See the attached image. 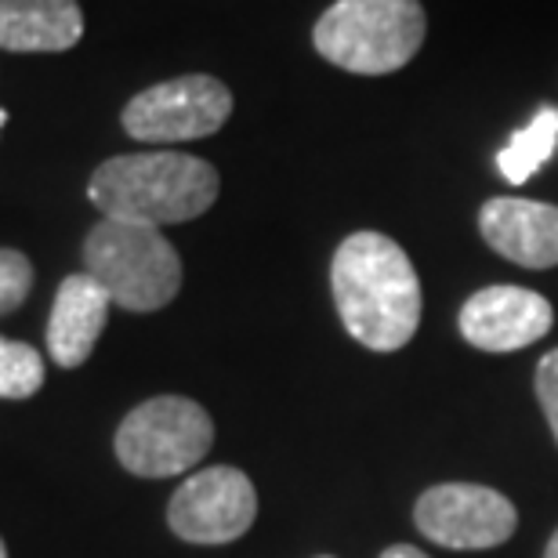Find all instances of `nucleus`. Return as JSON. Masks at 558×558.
I'll list each match as a JSON object with an SVG mask.
<instances>
[{"instance_id": "1", "label": "nucleus", "mask_w": 558, "mask_h": 558, "mask_svg": "<svg viewBox=\"0 0 558 558\" xmlns=\"http://www.w3.org/2000/svg\"><path fill=\"white\" fill-rule=\"evenodd\" d=\"M333 305L363 349L399 352L421 323V279L414 262L385 232H352L333 251Z\"/></svg>"}, {"instance_id": "2", "label": "nucleus", "mask_w": 558, "mask_h": 558, "mask_svg": "<svg viewBox=\"0 0 558 558\" xmlns=\"http://www.w3.org/2000/svg\"><path fill=\"white\" fill-rule=\"evenodd\" d=\"M218 171L189 153H124L106 160L87 182L102 218L135 226H182L215 207Z\"/></svg>"}, {"instance_id": "3", "label": "nucleus", "mask_w": 558, "mask_h": 558, "mask_svg": "<svg viewBox=\"0 0 558 558\" xmlns=\"http://www.w3.org/2000/svg\"><path fill=\"white\" fill-rule=\"evenodd\" d=\"M424 33L421 0H333L312 29V44L338 70L385 76L414 59Z\"/></svg>"}, {"instance_id": "4", "label": "nucleus", "mask_w": 558, "mask_h": 558, "mask_svg": "<svg viewBox=\"0 0 558 558\" xmlns=\"http://www.w3.org/2000/svg\"><path fill=\"white\" fill-rule=\"evenodd\" d=\"M87 276L128 312H156L182 290V258L153 226L102 218L84 240Z\"/></svg>"}, {"instance_id": "5", "label": "nucleus", "mask_w": 558, "mask_h": 558, "mask_svg": "<svg viewBox=\"0 0 558 558\" xmlns=\"http://www.w3.org/2000/svg\"><path fill=\"white\" fill-rule=\"evenodd\" d=\"M117 457L131 475L167 478L196 468L215 446V424L185 396H156L117 428Z\"/></svg>"}, {"instance_id": "6", "label": "nucleus", "mask_w": 558, "mask_h": 558, "mask_svg": "<svg viewBox=\"0 0 558 558\" xmlns=\"http://www.w3.org/2000/svg\"><path fill=\"white\" fill-rule=\"evenodd\" d=\"M232 117V92L218 76L189 73L153 84L124 106L120 124L135 142L171 145L210 138Z\"/></svg>"}, {"instance_id": "7", "label": "nucleus", "mask_w": 558, "mask_h": 558, "mask_svg": "<svg viewBox=\"0 0 558 558\" xmlns=\"http://www.w3.org/2000/svg\"><path fill=\"white\" fill-rule=\"evenodd\" d=\"M417 530L453 551H486L511 541L519 526L515 505L478 483H442L424 489L414 508Z\"/></svg>"}, {"instance_id": "8", "label": "nucleus", "mask_w": 558, "mask_h": 558, "mask_svg": "<svg viewBox=\"0 0 558 558\" xmlns=\"http://www.w3.org/2000/svg\"><path fill=\"white\" fill-rule=\"evenodd\" d=\"M258 515V494L240 468L218 464L189 475L167 505V526L189 544L240 541Z\"/></svg>"}, {"instance_id": "9", "label": "nucleus", "mask_w": 558, "mask_h": 558, "mask_svg": "<svg viewBox=\"0 0 558 558\" xmlns=\"http://www.w3.org/2000/svg\"><path fill=\"white\" fill-rule=\"evenodd\" d=\"M461 338L478 352H519L530 349L551 330L555 308L551 301L526 287H486L464 301L461 308Z\"/></svg>"}, {"instance_id": "10", "label": "nucleus", "mask_w": 558, "mask_h": 558, "mask_svg": "<svg viewBox=\"0 0 558 558\" xmlns=\"http://www.w3.org/2000/svg\"><path fill=\"white\" fill-rule=\"evenodd\" d=\"M478 232L500 258L522 269H555L558 265V207L541 199L497 196L478 210Z\"/></svg>"}, {"instance_id": "11", "label": "nucleus", "mask_w": 558, "mask_h": 558, "mask_svg": "<svg viewBox=\"0 0 558 558\" xmlns=\"http://www.w3.org/2000/svg\"><path fill=\"white\" fill-rule=\"evenodd\" d=\"M109 294L87 272L65 276L59 294H54L51 319H48V352L51 360L73 371L87 363L109 319Z\"/></svg>"}, {"instance_id": "12", "label": "nucleus", "mask_w": 558, "mask_h": 558, "mask_svg": "<svg viewBox=\"0 0 558 558\" xmlns=\"http://www.w3.org/2000/svg\"><path fill=\"white\" fill-rule=\"evenodd\" d=\"M84 37L76 0H0V51L54 54Z\"/></svg>"}, {"instance_id": "13", "label": "nucleus", "mask_w": 558, "mask_h": 558, "mask_svg": "<svg viewBox=\"0 0 558 558\" xmlns=\"http://www.w3.org/2000/svg\"><path fill=\"white\" fill-rule=\"evenodd\" d=\"M555 149H558V106H541L530 124L519 128L508 138L505 149L497 153V167L511 185H522L551 160Z\"/></svg>"}, {"instance_id": "14", "label": "nucleus", "mask_w": 558, "mask_h": 558, "mask_svg": "<svg viewBox=\"0 0 558 558\" xmlns=\"http://www.w3.org/2000/svg\"><path fill=\"white\" fill-rule=\"evenodd\" d=\"M44 385V360L33 344L0 338V396L29 399Z\"/></svg>"}, {"instance_id": "15", "label": "nucleus", "mask_w": 558, "mask_h": 558, "mask_svg": "<svg viewBox=\"0 0 558 558\" xmlns=\"http://www.w3.org/2000/svg\"><path fill=\"white\" fill-rule=\"evenodd\" d=\"M33 287V265L22 251L0 247V316L15 312L29 298Z\"/></svg>"}, {"instance_id": "16", "label": "nucleus", "mask_w": 558, "mask_h": 558, "mask_svg": "<svg viewBox=\"0 0 558 558\" xmlns=\"http://www.w3.org/2000/svg\"><path fill=\"white\" fill-rule=\"evenodd\" d=\"M537 399H541V410H544V417H548L551 435L558 442V349L544 355L537 366Z\"/></svg>"}, {"instance_id": "17", "label": "nucleus", "mask_w": 558, "mask_h": 558, "mask_svg": "<svg viewBox=\"0 0 558 558\" xmlns=\"http://www.w3.org/2000/svg\"><path fill=\"white\" fill-rule=\"evenodd\" d=\"M381 558H428L421 548H414V544H396V548H388Z\"/></svg>"}, {"instance_id": "18", "label": "nucleus", "mask_w": 558, "mask_h": 558, "mask_svg": "<svg viewBox=\"0 0 558 558\" xmlns=\"http://www.w3.org/2000/svg\"><path fill=\"white\" fill-rule=\"evenodd\" d=\"M544 558H558V530L551 533V541H548V548H544Z\"/></svg>"}, {"instance_id": "19", "label": "nucleus", "mask_w": 558, "mask_h": 558, "mask_svg": "<svg viewBox=\"0 0 558 558\" xmlns=\"http://www.w3.org/2000/svg\"><path fill=\"white\" fill-rule=\"evenodd\" d=\"M0 558H8V548H4V541H0Z\"/></svg>"}, {"instance_id": "20", "label": "nucleus", "mask_w": 558, "mask_h": 558, "mask_svg": "<svg viewBox=\"0 0 558 558\" xmlns=\"http://www.w3.org/2000/svg\"><path fill=\"white\" fill-rule=\"evenodd\" d=\"M4 120H8V113H4V109H0V128H4Z\"/></svg>"}, {"instance_id": "21", "label": "nucleus", "mask_w": 558, "mask_h": 558, "mask_svg": "<svg viewBox=\"0 0 558 558\" xmlns=\"http://www.w3.org/2000/svg\"><path fill=\"white\" fill-rule=\"evenodd\" d=\"M319 558H330V555H319Z\"/></svg>"}]
</instances>
